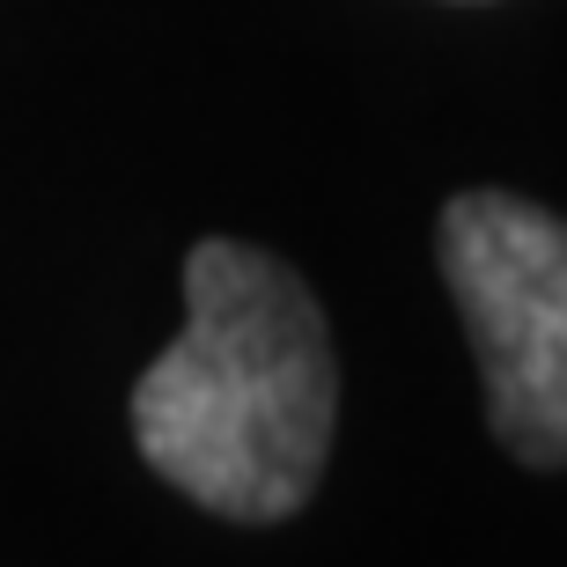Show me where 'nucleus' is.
Listing matches in <instances>:
<instances>
[{
	"instance_id": "obj_1",
	"label": "nucleus",
	"mask_w": 567,
	"mask_h": 567,
	"mask_svg": "<svg viewBox=\"0 0 567 567\" xmlns=\"http://www.w3.org/2000/svg\"><path fill=\"white\" fill-rule=\"evenodd\" d=\"M332 421L339 369L310 288L251 244H192L185 332L133 383L141 457L229 524H280L310 502Z\"/></svg>"
},
{
	"instance_id": "obj_2",
	"label": "nucleus",
	"mask_w": 567,
	"mask_h": 567,
	"mask_svg": "<svg viewBox=\"0 0 567 567\" xmlns=\"http://www.w3.org/2000/svg\"><path fill=\"white\" fill-rule=\"evenodd\" d=\"M442 280L472 332L486 427L530 472L567 464V221L516 192L442 207Z\"/></svg>"
}]
</instances>
